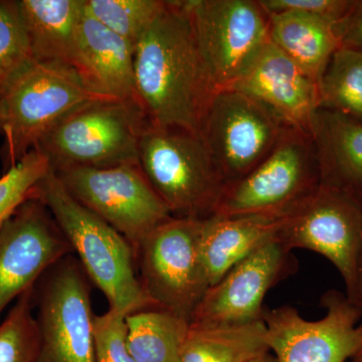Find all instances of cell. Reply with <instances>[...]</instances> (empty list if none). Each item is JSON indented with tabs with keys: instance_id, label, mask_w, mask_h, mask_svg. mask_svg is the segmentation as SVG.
Listing matches in <instances>:
<instances>
[{
	"instance_id": "cell-1",
	"label": "cell",
	"mask_w": 362,
	"mask_h": 362,
	"mask_svg": "<svg viewBox=\"0 0 362 362\" xmlns=\"http://www.w3.org/2000/svg\"><path fill=\"white\" fill-rule=\"evenodd\" d=\"M136 101L151 124L199 134L218 88L181 0L166 1L134 49Z\"/></svg>"
},
{
	"instance_id": "cell-2",
	"label": "cell",
	"mask_w": 362,
	"mask_h": 362,
	"mask_svg": "<svg viewBox=\"0 0 362 362\" xmlns=\"http://www.w3.org/2000/svg\"><path fill=\"white\" fill-rule=\"evenodd\" d=\"M35 197L49 209L86 275L106 296L109 308L126 316L156 308L136 274L134 247L76 201L54 173L40 181Z\"/></svg>"
},
{
	"instance_id": "cell-3",
	"label": "cell",
	"mask_w": 362,
	"mask_h": 362,
	"mask_svg": "<svg viewBox=\"0 0 362 362\" xmlns=\"http://www.w3.org/2000/svg\"><path fill=\"white\" fill-rule=\"evenodd\" d=\"M138 161L173 218L202 221L216 213L226 182L201 135L148 122Z\"/></svg>"
},
{
	"instance_id": "cell-4",
	"label": "cell",
	"mask_w": 362,
	"mask_h": 362,
	"mask_svg": "<svg viewBox=\"0 0 362 362\" xmlns=\"http://www.w3.org/2000/svg\"><path fill=\"white\" fill-rule=\"evenodd\" d=\"M148 119L136 100H100L71 112L35 149L52 171L139 163L140 138Z\"/></svg>"
},
{
	"instance_id": "cell-5",
	"label": "cell",
	"mask_w": 362,
	"mask_h": 362,
	"mask_svg": "<svg viewBox=\"0 0 362 362\" xmlns=\"http://www.w3.org/2000/svg\"><path fill=\"white\" fill-rule=\"evenodd\" d=\"M319 185L320 173L311 135L287 127L256 168L226 185L214 216L285 218Z\"/></svg>"
},
{
	"instance_id": "cell-6",
	"label": "cell",
	"mask_w": 362,
	"mask_h": 362,
	"mask_svg": "<svg viewBox=\"0 0 362 362\" xmlns=\"http://www.w3.org/2000/svg\"><path fill=\"white\" fill-rule=\"evenodd\" d=\"M106 100L90 92L68 66L32 64L2 99L4 170L18 163L65 117L90 102Z\"/></svg>"
},
{
	"instance_id": "cell-7",
	"label": "cell",
	"mask_w": 362,
	"mask_h": 362,
	"mask_svg": "<svg viewBox=\"0 0 362 362\" xmlns=\"http://www.w3.org/2000/svg\"><path fill=\"white\" fill-rule=\"evenodd\" d=\"M202 223L171 216L136 250L140 282L152 303L189 323L211 286L202 257Z\"/></svg>"
},
{
	"instance_id": "cell-8",
	"label": "cell",
	"mask_w": 362,
	"mask_h": 362,
	"mask_svg": "<svg viewBox=\"0 0 362 362\" xmlns=\"http://www.w3.org/2000/svg\"><path fill=\"white\" fill-rule=\"evenodd\" d=\"M90 281L75 255L51 267L33 289L37 362H95Z\"/></svg>"
},
{
	"instance_id": "cell-9",
	"label": "cell",
	"mask_w": 362,
	"mask_h": 362,
	"mask_svg": "<svg viewBox=\"0 0 362 362\" xmlns=\"http://www.w3.org/2000/svg\"><path fill=\"white\" fill-rule=\"evenodd\" d=\"M214 85L228 89L270 42L269 14L259 0H181Z\"/></svg>"
},
{
	"instance_id": "cell-10",
	"label": "cell",
	"mask_w": 362,
	"mask_h": 362,
	"mask_svg": "<svg viewBox=\"0 0 362 362\" xmlns=\"http://www.w3.org/2000/svg\"><path fill=\"white\" fill-rule=\"evenodd\" d=\"M278 240L289 251L309 250L325 257L344 282L347 299L357 306L362 247V204L319 185L286 218Z\"/></svg>"
},
{
	"instance_id": "cell-11",
	"label": "cell",
	"mask_w": 362,
	"mask_h": 362,
	"mask_svg": "<svg viewBox=\"0 0 362 362\" xmlns=\"http://www.w3.org/2000/svg\"><path fill=\"white\" fill-rule=\"evenodd\" d=\"M54 175L76 201L115 228L135 252L150 232L171 218L139 163L73 168Z\"/></svg>"
},
{
	"instance_id": "cell-12",
	"label": "cell",
	"mask_w": 362,
	"mask_h": 362,
	"mask_svg": "<svg viewBox=\"0 0 362 362\" xmlns=\"http://www.w3.org/2000/svg\"><path fill=\"white\" fill-rule=\"evenodd\" d=\"M321 303L325 315L307 320L294 307L266 309V342L276 362H346L362 349V310L346 295L329 290Z\"/></svg>"
},
{
	"instance_id": "cell-13",
	"label": "cell",
	"mask_w": 362,
	"mask_h": 362,
	"mask_svg": "<svg viewBox=\"0 0 362 362\" xmlns=\"http://www.w3.org/2000/svg\"><path fill=\"white\" fill-rule=\"evenodd\" d=\"M287 127L251 98L223 89L211 99L199 135L228 185L256 168Z\"/></svg>"
},
{
	"instance_id": "cell-14",
	"label": "cell",
	"mask_w": 362,
	"mask_h": 362,
	"mask_svg": "<svg viewBox=\"0 0 362 362\" xmlns=\"http://www.w3.org/2000/svg\"><path fill=\"white\" fill-rule=\"evenodd\" d=\"M73 254L49 209L28 199L0 230V316L45 272Z\"/></svg>"
},
{
	"instance_id": "cell-15",
	"label": "cell",
	"mask_w": 362,
	"mask_h": 362,
	"mask_svg": "<svg viewBox=\"0 0 362 362\" xmlns=\"http://www.w3.org/2000/svg\"><path fill=\"white\" fill-rule=\"evenodd\" d=\"M291 251L279 240L259 247L206 290L190 324L243 325L263 320L264 300L292 271Z\"/></svg>"
},
{
	"instance_id": "cell-16",
	"label": "cell",
	"mask_w": 362,
	"mask_h": 362,
	"mask_svg": "<svg viewBox=\"0 0 362 362\" xmlns=\"http://www.w3.org/2000/svg\"><path fill=\"white\" fill-rule=\"evenodd\" d=\"M228 89L258 102L288 127L311 135L319 109L318 84L271 40Z\"/></svg>"
},
{
	"instance_id": "cell-17",
	"label": "cell",
	"mask_w": 362,
	"mask_h": 362,
	"mask_svg": "<svg viewBox=\"0 0 362 362\" xmlns=\"http://www.w3.org/2000/svg\"><path fill=\"white\" fill-rule=\"evenodd\" d=\"M71 70L97 96L136 100L134 47L95 20L86 6Z\"/></svg>"
},
{
	"instance_id": "cell-18",
	"label": "cell",
	"mask_w": 362,
	"mask_h": 362,
	"mask_svg": "<svg viewBox=\"0 0 362 362\" xmlns=\"http://www.w3.org/2000/svg\"><path fill=\"white\" fill-rule=\"evenodd\" d=\"M320 185L339 190L362 204V122L318 109L311 127Z\"/></svg>"
},
{
	"instance_id": "cell-19",
	"label": "cell",
	"mask_w": 362,
	"mask_h": 362,
	"mask_svg": "<svg viewBox=\"0 0 362 362\" xmlns=\"http://www.w3.org/2000/svg\"><path fill=\"white\" fill-rule=\"evenodd\" d=\"M286 218L213 216L202 220L201 252L209 284H216L226 272L259 247L278 240Z\"/></svg>"
},
{
	"instance_id": "cell-20",
	"label": "cell",
	"mask_w": 362,
	"mask_h": 362,
	"mask_svg": "<svg viewBox=\"0 0 362 362\" xmlns=\"http://www.w3.org/2000/svg\"><path fill=\"white\" fill-rule=\"evenodd\" d=\"M33 59L71 69L85 0H18Z\"/></svg>"
},
{
	"instance_id": "cell-21",
	"label": "cell",
	"mask_w": 362,
	"mask_h": 362,
	"mask_svg": "<svg viewBox=\"0 0 362 362\" xmlns=\"http://www.w3.org/2000/svg\"><path fill=\"white\" fill-rule=\"evenodd\" d=\"M268 14L271 42L318 84L331 57L341 47L335 25L310 14Z\"/></svg>"
},
{
	"instance_id": "cell-22",
	"label": "cell",
	"mask_w": 362,
	"mask_h": 362,
	"mask_svg": "<svg viewBox=\"0 0 362 362\" xmlns=\"http://www.w3.org/2000/svg\"><path fill=\"white\" fill-rule=\"evenodd\" d=\"M268 352L263 320L243 325L189 324L180 362H252Z\"/></svg>"
},
{
	"instance_id": "cell-23",
	"label": "cell",
	"mask_w": 362,
	"mask_h": 362,
	"mask_svg": "<svg viewBox=\"0 0 362 362\" xmlns=\"http://www.w3.org/2000/svg\"><path fill=\"white\" fill-rule=\"evenodd\" d=\"M189 322L168 310L149 308L126 317L127 346L136 362H180Z\"/></svg>"
},
{
	"instance_id": "cell-24",
	"label": "cell",
	"mask_w": 362,
	"mask_h": 362,
	"mask_svg": "<svg viewBox=\"0 0 362 362\" xmlns=\"http://www.w3.org/2000/svg\"><path fill=\"white\" fill-rule=\"evenodd\" d=\"M319 109L362 122V49L340 47L318 82Z\"/></svg>"
},
{
	"instance_id": "cell-25",
	"label": "cell",
	"mask_w": 362,
	"mask_h": 362,
	"mask_svg": "<svg viewBox=\"0 0 362 362\" xmlns=\"http://www.w3.org/2000/svg\"><path fill=\"white\" fill-rule=\"evenodd\" d=\"M162 0H85L88 13L136 47L165 6Z\"/></svg>"
},
{
	"instance_id": "cell-26",
	"label": "cell",
	"mask_w": 362,
	"mask_h": 362,
	"mask_svg": "<svg viewBox=\"0 0 362 362\" xmlns=\"http://www.w3.org/2000/svg\"><path fill=\"white\" fill-rule=\"evenodd\" d=\"M33 289L23 293L0 322V362L37 361L40 335Z\"/></svg>"
},
{
	"instance_id": "cell-27",
	"label": "cell",
	"mask_w": 362,
	"mask_h": 362,
	"mask_svg": "<svg viewBox=\"0 0 362 362\" xmlns=\"http://www.w3.org/2000/svg\"><path fill=\"white\" fill-rule=\"evenodd\" d=\"M33 63L18 0H0V100Z\"/></svg>"
},
{
	"instance_id": "cell-28",
	"label": "cell",
	"mask_w": 362,
	"mask_h": 362,
	"mask_svg": "<svg viewBox=\"0 0 362 362\" xmlns=\"http://www.w3.org/2000/svg\"><path fill=\"white\" fill-rule=\"evenodd\" d=\"M47 157L37 149L23 156L0 177V230L28 199L37 185L51 173Z\"/></svg>"
},
{
	"instance_id": "cell-29",
	"label": "cell",
	"mask_w": 362,
	"mask_h": 362,
	"mask_svg": "<svg viewBox=\"0 0 362 362\" xmlns=\"http://www.w3.org/2000/svg\"><path fill=\"white\" fill-rule=\"evenodd\" d=\"M126 317L110 308L94 316L95 362H136L127 346Z\"/></svg>"
},
{
	"instance_id": "cell-30",
	"label": "cell",
	"mask_w": 362,
	"mask_h": 362,
	"mask_svg": "<svg viewBox=\"0 0 362 362\" xmlns=\"http://www.w3.org/2000/svg\"><path fill=\"white\" fill-rule=\"evenodd\" d=\"M259 2L268 13L310 14L337 26L349 16L356 0H259Z\"/></svg>"
},
{
	"instance_id": "cell-31",
	"label": "cell",
	"mask_w": 362,
	"mask_h": 362,
	"mask_svg": "<svg viewBox=\"0 0 362 362\" xmlns=\"http://www.w3.org/2000/svg\"><path fill=\"white\" fill-rule=\"evenodd\" d=\"M335 30L341 47L362 49V0H356L349 16Z\"/></svg>"
},
{
	"instance_id": "cell-32",
	"label": "cell",
	"mask_w": 362,
	"mask_h": 362,
	"mask_svg": "<svg viewBox=\"0 0 362 362\" xmlns=\"http://www.w3.org/2000/svg\"><path fill=\"white\" fill-rule=\"evenodd\" d=\"M357 306H358L362 310V247L361 263H359L358 299H357Z\"/></svg>"
},
{
	"instance_id": "cell-33",
	"label": "cell",
	"mask_w": 362,
	"mask_h": 362,
	"mask_svg": "<svg viewBox=\"0 0 362 362\" xmlns=\"http://www.w3.org/2000/svg\"><path fill=\"white\" fill-rule=\"evenodd\" d=\"M252 362H276L275 357L272 356L270 352L263 354V356L258 357Z\"/></svg>"
},
{
	"instance_id": "cell-34",
	"label": "cell",
	"mask_w": 362,
	"mask_h": 362,
	"mask_svg": "<svg viewBox=\"0 0 362 362\" xmlns=\"http://www.w3.org/2000/svg\"><path fill=\"white\" fill-rule=\"evenodd\" d=\"M4 106H2L1 101H0V134L2 133V128H4Z\"/></svg>"
},
{
	"instance_id": "cell-35",
	"label": "cell",
	"mask_w": 362,
	"mask_h": 362,
	"mask_svg": "<svg viewBox=\"0 0 362 362\" xmlns=\"http://www.w3.org/2000/svg\"><path fill=\"white\" fill-rule=\"evenodd\" d=\"M351 362H362V349L361 351L358 352V354L352 359Z\"/></svg>"
}]
</instances>
